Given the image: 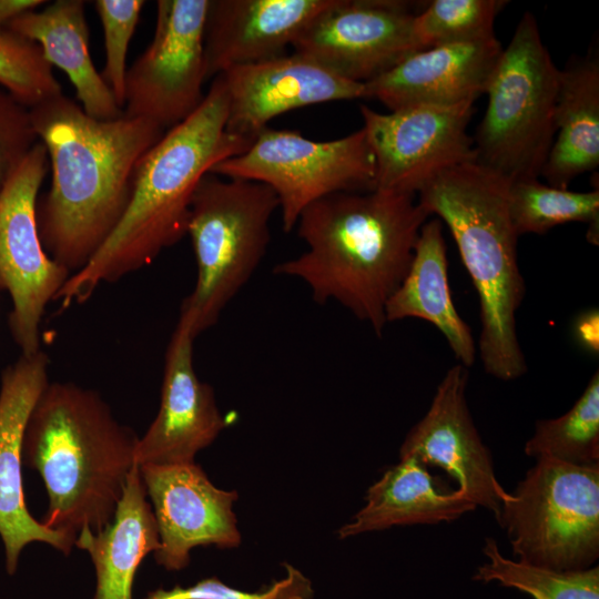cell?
Wrapping results in <instances>:
<instances>
[{
    "mask_svg": "<svg viewBox=\"0 0 599 599\" xmlns=\"http://www.w3.org/2000/svg\"><path fill=\"white\" fill-rule=\"evenodd\" d=\"M30 114L51 169L50 189L37 206L41 243L73 274L118 225L138 162L165 131L123 114L95 119L63 93L31 108Z\"/></svg>",
    "mask_w": 599,
    "mask_h": 599,
    "instance_id": "cell-1",
    "label": "cell"
},
{
    "mask_svg": "<svg viewBox=\"0 0 599 599\" xmlns=\"http://www.w3.org/2000/svg\"><path fill=\"white\" fill-rule=\"evenodd\" d=\"M428 213L415 194L375 189L325 196L300 215L307 251L274 273L303 281L313 300L338 302L380 336L386 305L403 282Z\"/></svg>",
    "mask_w": 599,
    "mask_h": 599,
    "instance_id": "cell-2",
    "label": "cell"
},
{
    "mask_svg": "<svg viewBox=\"0 0 599 599\" xmlns=\"http://www.w3.org/2000/svg\"><path fill=\"white\" fill-rule=\"evenodd\" d=\"M226 119V90L217 75L201 105L140 159L121 220L91 260L71 274L55 301L63 307L84 302L102 283L149 265L186 235L192 197L202 177L254 141L227 132Z\"/></svg>",
    "mask_w": 599,
    "mask_h": 599,
    "instance_id": "cell-3",
    "label": "cell"
},
{
    "mask_svg": "<svg viewBox=\"0 0 599 599\" xmlns=\"http://www.w3.org/2000/svg\"><path fill=\"white\" fill-rule=\"evenodd\" d=\"M139 437L101 396L73 383H48L28 419L23 464L48 494L41 524L73 542L84 528L108 526L135 463Z\"/></svg>",
    "mask_w": 599,
    "mask_h": 599,
    "instance_id": "cell-4",
    "label": "cell"
},
{
    "mask_svg": "<svg viewBox=\"0 0 599 599\" xmlns=\"http://www.w3.org/2000/svg\"><path fill=\"white\" fill-rule=\"evenodd\" d=\"M509 185L475 161L439 173L416 195L456 242L478 295L480 361L487 374L501 380L527 370L516 322L526 288L517 260L519 236L509 214Z\"/></svg>",
    "mask_w": 599,
    "mask_h": 599,
    "instance_id": "cell-5",
    "label": "cell"
},
{
    "mask_svg": "<svg viewBox=\"0 0 599 599\" xmlns=\"http://www.w3.org/2000/svg\"><path fill=\"white\" fill-rule=\"evenodd\" d=\"M277 209L274 191L256 181L207 173L197 184L186 225L196 283L180 313L195 337L217 322L256 271L266 254L270 221Z\"/></svg>",
    "mask_w": 599,
    "mask_h": 599,
    "instance_id": "cell-6",
    "label": "cell"
},
{
    "mask_svg": "<svg viewBox=\"0 0 599 599\" xmlns=\"http://www.w3.org/2000/svg\"><path fill=\"white\" fill-rule=\"evenodd\" d=\"M559 74L535 16L525 12L485 93L473 138L477 163L510 183L539 177L556 136Z\"/></svg>",
    "mask_w": 599,
    "mask_h": 599,
    "instance_id": "cell-7",
    "label": "cell"
},
{
    "mask_svg": "<svg viewBox=\"0 0 599 599\" xmlns=\"http://www.w3.org/2000/svg\"><path fill=\"white\" fill-rule=\"evenodd\" d=\"M497 522L518 560L585 569L599 556V463L538 458L501 502Z\"/></svg>",
    "mask_w": 599,
    "mask_h": 599,
    "instance_id": "cell-8",
    "label": "cell"
},
{
    "mask_svg": "<svg viewBox=\"0 0 599 599\" xmlns=\"http://www.w3.org/2000/svg\"><path fill=\"white\" fill-rule=\"evenodd\" d=\"M270 186L292 231L312 203L335 193L376 189L375 158L363 128L331 141H313L296 130L266 126L243 153L215 164L211 172Z\"/></svg>",
    "mask_w": 599,
    "mask_h": 599,
    "instance_id": "cell-9",
    "label": "cell"
},
{
    "mask_svg": "<svg viewBox=\"0 0 599 599\" xmlns=\"http://www.w3.org/2000/svg\"><path fill=\"white\" fill-rule=\"evenodd\" d=\"M48 169L38 141L0 192V287L12 301L9 325L22 355L41 351L44 309L71 276L47 254L39 234L38 194Z\"/></svg>",
    "mask_w": 599,
    "mask_h": 599,
    "instance_id": "cell-10",
    "label": "cell"
},
{
    "mask_svg": "<svg viewBox=\"0 0 599 599\" xmlns=\"http://www.w3.org/2000/svg\"><path fill=\"white\" fill-rule=\"evenodd\" d=\"M210 0H159L152 41L128 68L122 114L169 130L202 103Z\"/></svg>",
    "mask_w": 599,
    "mask_h": 599,
    "instance_id": "cell-11",
    "label": "cell"
},
{
    "mask_svg": "<svg viewBox=\"0 0 599 599\" xmlns=\"http://www.w3.org/2000/svg\"><path fill=\"white\" fill-rule=\"evenodd\" d=\"M424 4L332 0L295 38L293 52L346 80L369 82L425 49L414 31Z\"/></svg>",
    "mask_w": 599,
    "mask_h": 599,
    "instance_id": "cell-12",
    "label": "cell"
},
{
    "mask_svg": "<svg viewBox=\"0 0 599 599\" xmlns=\"http://www.w3.org/2000/svg\"><path fill=\"white\" fill-rule=\"evenodd\" d=\"M475 102L414 105L388 113L359 106L376 163V189L415 194L439 173L476 161L467 128Z\"/></svg>",
    "mask_w": 599,
    "mask_h": 599,
    "instance_id": "cell-13",
    "label": "cell"
},
{
    "mask_svg": "<svg viewBox=\"0 0 599 599\" xmlns=\"http://www.w3.org/2000/svg\"><path fill=\"white\" fill-rule=\"evenodd\" d=\"M139 467L158 525L160 548L154 558L159 565L181 570L196 546L230 549L241 544L233 511L235 490L215 487L194 461Z\"/></svg>",
    "mask_w": 599,
    "mask_h": 599,
    "instance_id": "cell-14",
    "label": "cell"
},
{
    "mask_svg": "<svg viewBox=\"0 0 599 599\" xmlns=\"http://www.w3.org/2000/svg\"><path fill=\"white\" fill-rule=\"evenodd\" d=\"M468 368L457 363L440 380L424 417L409 430L400 457L443 469L456 489L497 520L508 491L499 484L488 447L471 418L466 388Z\"/></svg>",
    "mask_w": 599,
    "mask_h": 599,
    "instance_id": "cell-15",
    "label": "cell"
},
{
    "mask_svg": "<svg viewBox=\"0 0 599 599\" xmlns=\"http://www.w3.org/2000/svg\"><path fill=\"white\" fill-rule=\"evenodd\" d=\"M49 359L39 351L21 355L7 367L0 387V537L4 546L6 569L17 570L23 548L44 542L69 555L74 542L51 530L29 512L22 481V444L30 414L49 383Z\"/></svg>",
    "mask_w": 599,
    "mask_h": 599,
    "instance_id": "cell-16",
    "label": "cell"
},
{
    "mask_svg": "<svg viewBox=\"0 0 599 599\" xmlns=\"http://www.w3.org/2000/svg\"><path fill=\"white\" fill-rule=\"evenodd\" d=\"M194 339L190 323L180 315L165 353L159 413L136 443L139 466L194 461L227 426L212 387L195 373Z\"/></svg>",
    "mask_w": 599,
    "mask_h": 599,
    "instance_id": "cell-17",
    "label": "cell"
},
{
    "mask_svg": "<svg viewBox=\"0 0 599 599\" xmlns=\"http://www.w3.org/2000/svg\"><path fill=\"white\" fill-rule=\"evenodd\" d=\"M219 75L227 95L226 130L248 140L288 111L366 98L364 83L346 80L294 52L232 67Z\"/></svg>",
    "mask_w": 599,
    "mask_h": 599,
    "instance_id": "cell-18",
    "label": "cell"
},
{
    "mask_svg": "<svg viewBox=\"0 0 599 599\" xmlns=\"http://www.w3.org/2000/svg\"><path fill=\"white\" fill-rule=\"evenodd\" d=\"M502 49L495 37L420 50L364 83L366 98L378 100L389 111L475 102L486 93Z\"/></svg>",
    "mask_w": 599,
    "mask_h": 599,
    "instance_id": "cell-19",
    "label": "cell"
},
{
    "mask_svg": "<svg viewBox=\"0 0 599 599\" xmlns=\"http://www.w3.org/2000/svg\"><path fill=\"white\" fill-rule=\"evenodd\" d=\"M332 0H210L204 28L205 78L286 53Z\"/></svg>",
    "mask_w": 599,
    "mask_h": 599,
    "instance_id": "cell-20",
    "label": "cell"
},
{
    "mask_svg": "<svg viewBox=\"0 0 599 599\" xmlns=\"http://www.w3.org/2000/svg\"><path fill=\"white\" fill-rule=\"evenodd\" d=\"M365 500L353 519L337 530L339 539L394 526L449 522L477 508L414 457H400L386 469L368 488Z\"/></svg>",
    "mask_w": 599,
    "mask_h": 599,
    "instance_id": "cell-21",
    "label": "cell"
},
{
    "mask_svg": "<svg viewBox=\"0 0 599 599\" xmlns=\"http://www.w3.org/2000/svg\"><path fill=\"white\" fill-rule=\"evenodd\" d=\"M85 3L55 0L19 16L7 28L39 44L45 60L68 75L87 114L113 120L122 109L91 59Z\"/></svg>",
    "mask_w": 599,
    "mask_h": 599,
    "instance_id": "cell-22",
    "label": "cell"
},
{
    "mask_svg": "<svg viewBox=\"0 0 599 599\" xmlns=\"http://www.w3.org/2000/svg\"><path fill=\"white\" fill-rule=\"evenodd\" d=\"M140 467L125 481L112 521L93 532L84 528L74 546L85 550L95 567L94 599H132L135 572L150 552L160 548V536Z\"/></svg>",
    "mask_w": 599,
    "mask_h": 599,
    "instance_id": "cell-23",
    "label": "cell"
},
{
    "mask_svg": "<svg viewBox=\"0 0 599 599\" xmlns=\"http://www.w3.org/2000/svg\"><path fill=\"white\" fill-rule=\"evenodd\" d=\"M386 321L420 318L445 336L459 364L470 367L476 344L470 327L458 314L449 290L447 247L443 223L427 220L420 229L410 266L386 305Z\"/></svg>",
    "mask_w": 599,
    "mask_h": 599,
    "instance_id": "cell-24",
    "label": "cell"
},
{
    "mask_svg": "<svg viewBox=\"0 0 599 599\" xmlns=\"http://www.w3.org/2000/svg\"><path fill=\"white\" fill-rule=\"evenodd\" d=\"M556 136L540 171L548 185L568 189L599 165V57L595 50L560 69Z\"/></svg>",
    "mask_w": 599,
    "mask_h": 599,
    "instance_id": "cell-25",
    "label": "cell"
},
{
    "mask_svg": "<svg viewBox=\"0 0 599 599\" xmlns=\"http://www.w3.org/2000/svg\"><path fill=\"white\" fill-rule=\"evenodd\" d=\"M509 214L518 236L544 234L552 227L569 223L589 224L587 238L599 243V190L576 192L539 181V177L510 183Z\"/></svg>",
    "mask_w": 599,
    "mask_h": 599,
    "instance_id": "cell-26",
    "label": "cell"
},
{
    "mask_svg": "<svg viewBox=\"0 0 599 599\" xmlns=\"http://www.w3.org/2000/svg\"><path fill=\"white\" fill-rule=\"evenodd\" d=\"M529 457L573 465L599 463V372L564 415L538 420L524 449Z\"/></svg>",
    "mask_w": 599,
    "mask_h": 599,
    "instance_id": "cell-27",
    "label": "cell"
},
{
    "mask_svg": "<svg viewBox=\"0 0 599 599\" xmlns=\"http://www.w3.org/2000/svg\"><path fill=\"white\" fill-rule=\"evenodd\" d=\"M486 562L473 577L522 591L534 599H599V568L557 570L504 557L498 544L486 538Z\"/></svg>",
    "mask_w": 599,
    "mask_h": 599,
    "instance_id": "cell-28",
    "label": "cell"
},
{
    "mask_svg": "<svg viewBox=\"0 0 599 599\" xmlns=\"http://www.w3.org/2000/svg\"><path fill=\"white\" fill-rule=\"evenodd\" d=\"M507 3L505 0L428 1L415 17L414 31L425 49L488 40L495 38V20Z\"/></svg>",
    "mask_w": 599,
    "mask_h": 599,
    "instance_id": "cell-29",
    "label": "cell"
},
{
    "mask_svg": "<svg viewBox=\"0 0 599 599\" xmlns=\"http://www.w3.org/2000/svg\"><path fill=\"white\" fill-rule=\"evenodd\" d=\"M0 87L28 109L62 94L39 44L9 28L0 29Z\"/></svg>",
    "mask_w": 599,
    "mask_h": 599,
    "instance_id": "cell-30",
    "label": "cell"
},
{
    "mask_svg": "<svg viewBox=\"0 0 599 599\" xmlns=\"http://www.w3.org/2000/svg\"><path fill=\"white\" fill-rule=\"evenodd\" d=\"M93 6L104 37L105 65L101 75L123 109L126 54L145 1L95 0Z\"/></svg>",
    "mask_w": 599,
    "mask_h": 599,
    "instance_id": "cell-31",
    "label": "cell"
},
{
    "mask_svg": "<svg viewBox=\"0 0 599 599\" xmlns=\"http://www.w3.org/2000/svg\"><path fill=\"white\" fill-rule=\"evenodd\" d=\"M285 567L286 577L260 592L241 591L212 577L190 587L160 588L149 592L145 599H313L314 590L308 578L291 565Z\"/></svg>",
    "mask_w": 599,
    "mask_h": 599,
    "instance_id": "cell-32",
    "label": "cell"
},
{
    "mask_svg": "<svg viewBox=\"0 0 599 599\" xmlns=\"http://www.w3.org/2000/svg\"><path fill=\"white\" fill-rule=\"evenodd\" d=\"M37 142L30 109L0 89V192Z\"/></svg>",
    "mask_w": 599,
    "mask_h": 599,
    "instance_id": "cell-33",
    "label": "cell"
},
{
    "mask_svg": "<svg viewBox=\"0 0 599 599\" xmlns=\"http://www.w3.org/2000/svg\"><path fill=\"white\" fill-rule=\"evenodd\" d=\"M575 335L579 344L591 353L599 352V314L590 309L580 315L575 324Z\"/></svg>",
    "mask_w": 599,
    "mask_h": 599,
    "instance_id": "cell-34",
    "label": "cell"
},
{
    "mask_svg": "<svg viewBox=\"0 0 599 599\" xmlns=\"http://www.w3.org/2000/svg\"><path fill=\"white\" fill-rule=\"evenodd\" d=\"M47 3L44 0H0V29L7 28L19 16Z\"/></svg>",
    "mask_w": 599,
    "mask_h": 599,
    "instance_id": "cell-35",
    "label": "cell"
}]
</instances>
